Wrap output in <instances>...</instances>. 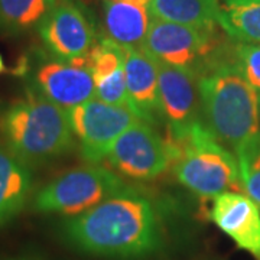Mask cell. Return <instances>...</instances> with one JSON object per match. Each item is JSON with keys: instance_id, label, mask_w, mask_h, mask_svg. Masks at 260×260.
Segmentation results:
<instances>
[{"instance_id": "obj_23", "label": "cell", "mask_w": 260, "mask_h": 260, "mask_svg": "<svg viewBox=\"0 0 260 260\" xmlns=\"http://www.w3.org/2000/svg\"><path fill=\"white\" fill-rule=\"evenodd\" d=\"M123 2H127L130 5H135V6H139V8H145V9H149L150 8V3H152V0H123Z\"/></svg>"}, {"instance_id": "obj_21", "label": "cell", "mask_w": 260, "mask_h": 260, "mask_svg": "<svg viewBox=\"0 0 260 260\" xmlns=\"http://www.w3.org/2000/svg\"><path fill=\"white\" fill-rule=\"evenodd\" d=\"M233 58L243 77L260 93V44L234 41Z\"/></svg>"}, {"instance_id": "obj_17", "label": "cell", "mask_w": 260, "mask_h": 260, "mask_svg": "<svg viewBox=\"0 0 260 260\" xmlns=\"http://www.w3.org/2000/svg\"><path fill=\"white\" fill-rule=\"evenodd\" d=\"M58 0H0V34L18 37L45 19Z\"/></svg>"}, {"instance_id": "obj_20", "label": "cell", "mask_w": 260, "mask_h": 260, "mask_svg": "<svg viewBox=\"0 0 260 260\" xmlns=\"http://www.w3.org/2000/svg\"><path fill=\"white\" fill-rule=\"evenodd\" d=\"M236 158L243 189L260 207V138L240 149Z\"/></svg>"}, {"instance_id": "obj_16", "label": "cell", "mask_w": 260, "mask_h": 260, "mask_svg": "<svg viewBox=\"0 0 260 260\" xmlns=\"http://www.w3.org/2000/svg\"><path fill=\"white\" fill-rule=\"evenodd\" d=\"M220 0H152L150 16L191 26H215L220 16Z\"/></svg>"}, {"instance_id": "obj_19", "label": "cell", "mask_w": 260, "mask_h": 260, "mask_svg": "<svg viewBox=\"0 0 260 260\" xmlns=\"http://www.w3.org/2000/svg\"><path fill=\"white\" fill-rule=\"evenodd\" d=\"M124 58H126V48L116 44L110 38L104 35L99 38L87 56L94 84L102 83L113 74H116L117 71L123 70Z\"/></svg>"}, {"instance_id": "obj_24", "label": "cell", "mask_w": 260, "mask_h": 260, "mask_svg": "<svg viewBox=\"0 0 260 260\" xmlns=\"http://www.w3.org/2000/svg\"><path fill=\"white\" fill-rule=\"evenodd\" d=\"M240 2H249V0H221V3H240Z\"/></svg>"}, {"instance_id": "obj_27", "label": "cell", "mask_w": 260, "mask_h": 260, "mask_svg": "<svg viewBox=\"0 0 260 260\" xmlns=\"http://www.w3.org/2000/svg\"><path fill=\"white\" fill-rule=\"evenodd\" d=\"M9 260H23V259H9Z\"/></svg>"}, {"instance_id": "obj_8", "label": "cell", "mask_w": 260, "mask_h": 260, "mask_svg": "<svg viewBox=\"0 0 260 260\" xmlns=\"http://www.w3.org/2000/svg\"><path fill=\"white\" fill-rule=\"evenodd\" d=\"M37 29L48 54L68 62L87 59L100 38L91 12L77 0H58Z\"/></svg>"}, {"instance_id": "obj_12", "label": "cell", "mask_w": 260, "mask_h": 260, "mask_svg": "<svg viewBox=\"0 0 260 260\" xmlns=\"http://www.w3.org/2000/svg\"><path fill=\"white\" fill-rule=\"evenodd\" d=\"M208 217L240 250L260 260V207L249 195L234 191L217 195Z\"/></svg>"}, {"instance_id": "obj_22", "label": "cell", "mask_w": 260, "mask_h": 260, "mask_svg": "<svg viewBox=\"0 0 260 260\" xmlns=\"http://www.w3.org/2000/svg\"><path fill=\"white\" fill-rule=\"evenodd\" d=\"M95 99L114 106H127L124 68L102 83L95 84Z\"/></svg>"}, {"instance_id": "obj_2", "label": "cell", "mask_w": 260, "mask_h": 260, "mask_svg": "<svg viewBox=\"0 0 260 260\" xmlns=\"http://www.w3.org/2000/svg\"><path fill=\"white\" fill-rule=\"evenodd\" d=\"M201 120L236 155L260 138L257 91L243 77L234 58L198 78Z\"/></svg>"}, {"instance_id": "obj_3", "label": "cell", "mask_w": 260, "mask_h": 260, "mask_svg": "<svg viewBox=\"0 0 260 260\" xmlns=\"http://www.w3.org/2000/svg\"><path fill=\"white\" fill-rule=\"evenodd\" d=\"M2 140L29 168L41 167L74 149L68 110L29 87L0 119Z\"/></svg>"}, {"instance_id": "obj_5", "label": "cell", "mask_w": 260, "mask_h": 260, "mask_svg": "<svg viewBox=\"0 0 260 260\" xmlns=\"http://www.w3.org/2000/svg\"><path fill=\"white\" fill-rule=\"evenodd\" d=\"M234 41L220 25L191 26L152 18L142 49L155 61L197 78L233 58Z\"/></svg>"}, {"instance_id": "obj_4", "label": "cell", "mask_w": 260, "mask_h": 260, "mask_svg": "<svg viewBox=\"0 0 260 260\" xmlns=\"http://www.w3.org/2000/svg\"><path fill=\"white\" fill-rule=\"evenodd\" d=\"M167 140L171 171L181 185L203 200L243 189L237 158L201 121L181 140Z\"/></svg>"}, {"instance_id": "obj_6", "label": "cell", "mask_w": 260, "mask_h": 260, "mask_svg": "<svg viewBox=\"0 0 260 260\" xmlns=\"http://www.w3.org/2000/svg\"><path fill=\"white\" fill-rule=\"evenodd\" d=\"M126 186H129L126 181L110 168L88 164L70 169L49 181L35 195L34 208L39 213L74 217L88 211Z\"/></svg>"}, {"instance_id": "obj_1", "label": "cell", "mask_w": 260, "mask_h": 260, "mask_svg": "<svg viewBox=\"0 0 260 260\" xmlns=\"http://www.w3.org/2000/svg\"><path fill=\"white\" fill-rule=\"evenodd\" d=\"M64 240L75 250L119 260H139L165 247L159 205L136 186H126L61 225Z\"/></svg>"}, {"instance_id": "obj_9", "label": "cell", "mask_w": 260, "mask_h": 260, "mask_svg": "<svg viewBox=\"0 0 260 260\" xmlns=\"http://www.w3.org/2000/svg\"><path fill=\"white\" fill-rule=\"evenodd\" d=\"M107 164L119 175L133 181H152L171 168L167 140L158 127L135 121L124 130L107 153Z\"/></svg>"}, {"instance_id": "obj_13", "label": "cell", "mask_w": 260, "mask_h": 260, "mask_svg": "<svg viewBox=\"0 0 260 260\" xmlns=\"http://www.w3.org/2000/svg\"><path fill=\"white\" fill-rule=\"evenodd\" d=\"M124 75L127 107L139 120L158 127L162 120L156 61L142 48H126Z\"/></svg>"}, {"instance_id": "obj_15", "label": "cell", "mask_w": 260, "mask_h": 260, "mask_svg": "<svg viewBox=\"0 0 260 260\" xmlns=\"http://www.w3.org/2000/svg\"><path fill=\"white\" fill-rule=\"evenodd\" d=\"M104 37L124 48H140L150 25V12L123 0L103 2Z\"/></svg>"}, {"instance_id": "obj_25", "label": "cell", "mask_w": 260, "mask_h": 260, "mask_svg": "<svg viewBox=\"0 0 260 260\" xmlns=\"http://www.w3.org/2000/svg\"><path fill=\"white\" fill-rule=\"evenodd\" d=\"M5 70H6V67H5V62H3V58H2V55H0V74H2Z\"/></svg>"}, {"instance_id": "obj_18", "label": "cell", "mask_w": 260, "mask_h": 260, "mask_svg": "<svg viewBox=\"0 0 260 260\" xmlns=\"http://www.w3.org/2000/svg\"><path fill=\"white\" fill-rule=\"evenodd\" d=\"M218 23L233 41L260 44V0L221 3Z\"/></svg>"}, {"instance_id": "obj_10", "label": "cell", "mask_w": 260, "mask_h": 260, "mask_svg": "<svg viewBox=\"0 0 260 260\" xmlns=\"http://www.w3.org/2000/svg\"><path fill=\"white\" fill-rule=\"evenodd\" d=\"M68 117L80 145V153L88 164H100L124 130L139 119L127 106H114L91 99L68 110Z\"/></svg>"}, {"instance_id": "obj_7", "label": "cell", "mask_w": 260, "mask_h": 260, "mask_svg": "<svg viewBox=\"0 0 260 260\" xmlns=\"http://www.w3.org/2000/svg\"><path fill=\"white\" fill-rule=\"evenodd\" d=\"M34 61L25 56L18 74L32 71L30 87L49 102L70 110L95 97V84L87 59L62 61L45 52H35Z\"/></svg>"}, {"instance_id": "obj_14", "label": "cell", "mask_w": 260, "mask_h": 260, "mask_svg": "<svg viewBox=\"0 0 260 260\" xmlns=\"http://www.w3.org/2000/svg\"><path fill=\"white\" fill-rule=\"evenodd\" d=\"M32 192L30 168L18 159L0 139V227L10 223Z\"/></svg>"}, {"instance_id": "obj_11", "label": "cell", "mask_w": 260, "mask_h": 260, "mask_svg": "<svg viewBox=\"0 0 260 260\" xmlns=\"http://www.w3.org/2000/svg\"><path fill=\"white\" fill-rule=\"evenodd\" d=\"M159 110L168 140H181L201 123L198 78L188 71L158 62Z\"/></svg>"}, {"instance_id": "obj_26", "label": "cell", "mask_w": 260, "mask_h": 260, "mask_svg": "<svg viewBox=\"0 0 260 260\" xmlns=\"http://www.w3.org/2000/svg\"><path fill=\"white\" fill-rule=\"evenodd\" d=\"M257 100H259V120H260V93H257Z\"/></svg>"}]
</instances>
